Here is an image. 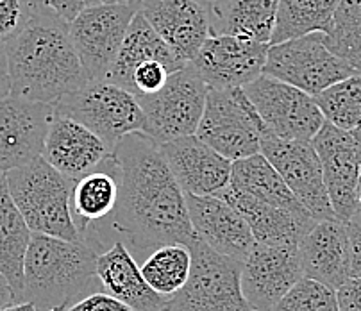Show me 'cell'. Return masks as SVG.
Here are the masks:
<instances>
[{"mask_svg": "<svg viewBox=\"0 0 361 311\" xmlns=\"http://www.w3.org/2000/svg\"><path fill=\"white\" fill-rule=\"evenodd\" d=\"M109 158L118 179V202L104 222L86 231L82 243L102 254L115 242H122L138 265L159 247L179 243L192 249L197 236L190 224L186 195L158 143L135 133L116 143Z\"/></svg>", "mask_w": 361, "mask_h": 311, "instance_id": "cell-1", "label": "cell"}, {"mask_svg": "<svg viewBox=\"0 0 361 311\" xmlns=\"http://www.w3.org/2000/svg\"><path fill=\"white\" fill-rule=\"evenodd\" d=\"M11 95L54 106L88 85L68 23L36 8L25 28L4 43Z\"/></svg>", "mask_w": 361, "mask_h": 311, "instance_id": "cell-2", "label": "cell"}, {"mask_svg": "<svg viewBox=\"0 0 361 311\" xmlns=\"http://www.w3.org/2000/svg\"><path fill=\"white\" fill-rule=\"evenodd\" d=\"M97 256L82 242L32 235L23 263L22 303H31L36 311H65L102 292Z\"/></svg>", "mask_w": 361, "mask_h": 311, "instance_id": "cell-3", "label": "cell"}, {"mask_svg": "<svg viewBox=\"0 0 361 311\" xmlns=\"http://www.w3.org/2000/svg\"><path fill=\"white\" fill-rule=\"evenodd\" d=\"M8 188L32 235L66 242H81L70 212V195L75 181L49 165L43 158L6 173Z\"/></svg>", "mask_w": 361, "mask_h": 311, "instance_id": "cell-4", "label": "cell"}, {"mask_svg": "<svg viewBox=\"0 0 361 311\" xmlns=\"http://www.w3.org/2000/svg\"><path fill=\"white\" fill-rule=\"evenodd\" d=\"M52 111L85 126L111 150L126 136L143 133L145 127L138 99L108 81H92L68 93L52 106Z\"/></svg>", "mask_w": 361, "mask_h": 311, "instance_id": "cell-5", "label": "cell"}, {"mask_svg": "<svg viewBox=\"0 0 361 311\" xmlns=\"http://www.w3.org/2000/svg\"><path fill=\"white\" fill-rule=\"evenodd\" d=\"M209 88L192 65L170 73L169 81L152 95L136 97L145 115L143 135L159 147L195 136L202 120Z\"/></svg>", "mask_w": 361, "mask_h": 311, "instance_id": "cell-6", "label": "cell"}, {"mask_svg": "<svg viewBox=\"0 0 361 311\" xmlns=\"http://www.w3.org/2000/svg\"><path fill=\"white\" fill-rule=\"evenodd\" d=\"M267 127L243 88L209 90L197 138L229 161L262 152Z\"/></svg>", "mask_w": 361, "mask_h": 311, "instance_id": "cell-7", "label": "cell"}, {"mask_svg": "<svg viewBox=\"0 0 361 311\" xmlns=\"http://www.w3.org/2000/svg\"><path fill=\"white\" fill-rule=\"evenodd\" d=\"M263 75L317 97L357 72L327 49L324 32H312L269 45Z\"/></svg>", "mask_w": 361, "mask_h": 311, "instance_id": "cell-8", "label": "cell"}, {"mask_svg": "<svg viewBox=\"0 0 361 311\" xmlns=\"http://www.w3.org/2000/svg\"><path fill=\"white\" fill-rule=\"evenodd\" d=\"M240 270L242 263L197 240L188 283L170 297L165 311H254L243 297Z\"/></svg>", "mask_w": 361, "mask_h": 311, "instance_id": "cell-9", "label": "cell"}, {"mask_svg": "<svg viewBox=\"0 0 361 311\" xmlns=\"http://www.w3.org/2000/svg\"><path fill=\"white\" fill-rule=\"evenodd\" d=\"M138 8V0L108 2L85 9L70 23V39L88 83L104 79Z\"/></svg>", "mask_w": 361, "mask_h": 311, "instance_id": "cell-10", "label": "cell"}, {"mask_svg": "<svg viewBox=\"0 0 361 311\" xmlns=\"http://www.w3.org/2000/svg\"><path fill=\"white\" fill-rule=\"evenodd\" d=\"M243 92L265 123L267 133L279 140L313 142L326 123L315 97L269 75H259L243 86Z\"/></svg>", "mask_w": 361, "mask_h": 311, "instance_id": "cell-11", "label": "cell"}, {"mask_svg": "<svg viewBox=\"0 0 361 311\" xmlns=\"http://www.w3.org/2000/svg\"><path fill=\"white\" fill-rule=\"evenodd\" d=\"M262 154L317 222L336 220L324 185L319 154L312 142H288L267 133L262 136Z\"/></svg>", "mask_w": 361, "mask_h": 311, "instance_id": "cell-12", "label": "cell"}, {"mask_svg": "<svg viewBox=\"0 0 361 311\" xmlns=\"http://www.w3.org/2000/svg\"><path fill=\"white\" fill-rule=\"evenodd\" d=\"M269 45L238 36H209L190 65L209 90L243 88L263 75Z\"/></svg>", "mask_w": 361, "mask_h": 311, "instance_id": "cell-13", "label": "cell"}, {"mask_svg": "<svg viewBox=\"0 0 361 311\" xmlns=\"http://www.w3.org/2000/svg\"><path fill=\"white\" fill-rule=\"evenodd\" d=\"M302 277L297 247L254 243L240 270L243 297L254 311H276Z\"/></svg>", "mask_w": 361, "mask_h": 311, "instance_id": "cell-14", "label": "cell"}, {"mask_svg": "<svg viewBox=\"0 0 361 311\" xmlns=\"http://www.w3.org/2000/svg\"><path fill=\"white\" fill-rule=\"evenodd\" d=\"M312 145L319 154L324 185L336 220L345 224L361 206V172L353 135L326 122Z\"/></svg>", "mask_w": 361, "mask_h": 311, "instance_id": "cell-15", "label": "cell"}, {"mask_svg": "<svg viewBox=\"0 0 361 311\" xmlns=\"http://www.w3.org/2000/svg\"><path fill=\"white\" fill-rule=\"evenodd\" d=\"M52 106L6 97L0 100V172L25 166L43 156Z\"/></svg>", "mask_w": 361, "mask_h": 311, "instance_id": "cell-16", "label": "cell"}, {"mask_svg": "<svg viewBox=\"0 0 361 311\" xmlns=\"http://www.w3.org/2000/svg\"><path fill=\"white\" fill-rule=\"evenodd\" d=\"M143 18L183 65H190L209 38V8L204 0H138Z\"/></svg>", "mask_w": 361, "mask_h": 311, "instance_id": "cell-17", "label": "cell"}, {"mask_svg": "<svg viewBox=\"0 0 361 311\" xmlns=\"http://www.w3.org/2000/svg\"><path fill=\"white\" fill-rule=\"evenodd\" d=\"M159 150L185 195H216L229 185L233 161L197 136L173 140Z\"/></svg>", "mask_w": 361, "mask_h": 311, "instance_id": "cell-18", "label": "cell"}, {"mask_svg": "<svg viewBox=\"0 0 361 311\" xmlns=\"http://www.w3.org/2000/svg\"><path fill=\"white\" fill-rule=\"evenodd\" d=\"M186 207L197 240L222 256L242 263L254 247L243 217L216 195H186Z\"/></svg>", "mask_w": 361, "mask_h": 311, "instance_id": "cell-19", "label": "cell"}, {"mask_svg": "<svg viewBox=\"0 0 361 311\" xmlns=\"http://www.w3.org/2000/svg\"><path fill=\"white\" fill-rule=\"evenodd\" d=\"M216 197L233 206L249 226L257 245L299 247L300 240L317 224L307 212H292L262 202L227 185Z\"/></svg>", "mask_w": 361, "mask_h": 311, "instance_id": "cell-20", "label": "cell"}, {"mask_svg": "<svg viewBox=\"0 0 361 311\" xmlns=\"http://www.w3.org/2000/svg\"><path fill=\"white\" fill-rule=\"evenodd\" d=\"M109 154L111 149L85 126L65 116H52L42 158L66 179L79 181Z\"/></svg>", "mask_w": 361, "mask_h": 311, "instance_id": "cell-21", "label": "cell"}, {"mask_svg": "<svg viewBox=\"0 0 361 311\" xmlns=\"http://www.w3.org/2000/svg\"><path fill=\"white\" fill-rule=\"evenodd\" d=\"M297 250L306 279L326 284L334 292L350 279L347 231L338 220L317 222L300 240Z\"/></svg>", "mask_w": 361, "mask_h": 311, "instance_id": "cell-22", "label": "cell"}, {"mask_svg": "<svg viewBox=\"0 0 361 311\" xmlns=\"http://www.w3.org/2000/svg\"><path fill=\"white\" fill-rule=\"evenodd\" d=\"M97 277L102 292L133 311H165L169 299L147 284L138 262L122 242H115L106 252L97 256Z\"/></svg>", "mask_w": 361, "mask_h": 311, "instance_id": "cell-23", "label": "cell"}, {"mask_svg": "<svg viewBox=\"0 0 361 311\" xmlns=\"http://www.w3.org/2000/svg\"><path fill=\"white\" fill-rule=\"evenodd\" d=\"M279 0H209V36H238L270 45Z\"/></svg>", "mask_w": 361, "mask_h": 311, "instance_id": "cell-24", "label": "cell"}, {"mask_svg": "<svg viewBox=\"0 0 361 311\" xmlns=\"http://www.w3.org/2000/svg\"><path fill=\"white\" fill-rule=\"evenodd\" d=\"M147 61L163 63L170 70V73L186 66L173 56L169 45L159 38L158 32L150 28L142 13L138 11L133 18L129 29H127L126 39L120 47L111 68L108 70L102 81L111 83V85L120 86V88L131 93L133 72Z\"/></svg>", "mask_w": 361, "mask_h": 311, "instance_id": "cell-25", "label": "cell"}, {"mask_svg": "<svg viewBox=\"0 0 361 311\" xmlns=\"http://www.w3.org/2000/svg\"><path fill=\"white\" fill-rule=\"evenodd\" d=\"M118 202V179L113 169L111 158H106L93 172L86 173L72 188L70 195V212L75 222L79 236L90 227L104 222Z\"/></svg>", "mask_w": 361, "mask_h": 311, "instance_id": "cell-26", "label": "cell"}, {"mask_svg": "<svg viewBox=\"0 0 361 311\" xmlns=\"http://www.w3.org/2000/svg\"><path fill=\"white\" fill-rule=\"evenodd\" d=\"M31 238V229L11 199L6 173L0 172V274L9 281L18 303H22L23 263Z\"/></svg>", "mask_w": 361, "mask_h": 311, "instance_id": "cell-27", "label": "cell"}, {"mask_svg": "<svg viewBox=\"0 0 361 311\" xmlns=\"http://www.w3.org/2000/svg\"><path fill=\"white\" fill-rule=\"evenodd\" d=\"M229 185L262 202L292 212H306L262 152L233 163Z\"/></svg>", "mask_w": 361, "mask_h": 311, "instance_id": "cell-28", "label": "cell"}, {"mask_svg": "<svg viewBox=\"0 0 361 311\" xmlns=\"http://www.w3.org/2000/svg\"><path fill=\"white\" fill-rule=\"evenodd\" d=\"M342 0H279L270 45L312 32L327 35Z\"/></svg>", "mask_w": 361, "mask_h": 311, "instance_id": "cell-29", "label": "cell"}, {"mask_svg": "<svg viewBox=\"0 0 361 311\" xmlns=\"http://www.w3.org/2000/svg\"><path fill=\"white\" fill-rule=\"evenodd\" d=\"M143 279L159 295L170 297L183 290L192 272V249L186 245H165L149 254L140 265Z\"/></svg>", "mask_w": 361, "mask_h": 311, "instance_id": "cell-30", "label": "cell"}, {"mask_svg": "<svg viewBox=\"0 0 361 311\" xmlns=\"http://www.w3.org/2000/svg\"><path fill=\"white\" fill-rule=\"evenodd\" d=\"M327 49L361 73V0H342L324 35Z\"/></svg>", "mask_w": 361, "mask_h": 311, "instance_id": "cell-31", "label": "cell"}, {"mask_svg": "<svg viewBox=\"0 0 361 311\" xmlns=\"http://www.w3.org/2000/svg\"><path fill=\"white\" fill-rule=\"evenodd\" d=\"M326 122L343 131L361 127V73L331 86L315 97Z\"/></svg>", "mask_w": 361, "mask_h": 311, "instance_id": "cell-32", "label": "cell"}, {"mask_svg": "<svg viewBox=\"0 0 361 311\" xmlns=\"http://www.w3.org/2000/svg\"><path fill=\"white\" fill-rule=\"evenodd\" d=\"M276 311H340L336 292L312 279H302L286 293Z\"/></svg>", "mask_w": 361, "mask_h": 311, "instance_id": "cell-33", "label": "cell"}, {"mask_svg": "<svg viewBox=\"0 0 361 311\" xmlns=\"http://www.w3.org/2000/svg\"><path fill=\"white\" fill-rule=\"evenodd\" d=\"M35 0H0V42L18 35L35 13Z\"/></svg>", "mask_w": 361, "mask_h": 311, "instance_id": "cell-34", "label": "cell"}, {"mask_svg": "<svg viewBox=\"0 0 361 311\" xmlns=\"http://www.w3.org/2000/svg\"><path fill=\"white\" fill-rule=\"evenodd\" d=\"M170 70L159 61H147L133 72L131 93L135 97L152 95L166 85Z\"/></svg>", "mask_w": 361, "mask_h": 311, "instance_id": "cell-35", "label": "cell"}, {"mask_svg": "<svg viewBox=\"0 0 361 311\" xmlns=\"http://www.w3.org/2000/svg\"><path fill=\"white\" fill-rule=\"evenodd\" d=\"M108 2H122V0H35L36 8L58 16L59 20H63L68 25L85 9L99 4H108Z\"/></svg>", "mask_w": 361, "mask_h": 311, "instance_id": "cell-36", "label": "cell"}, {"mask_svg": "<svg viewBox=\"0 0 361 311\" xmlns=\"http://www.w3.org/2000/svg\"><path fill=\"white\" fill-rule=\"evenodd\" d=\"M343 226H345L347 242H349L350 279L361 277V206Z\"/></svg>", "mask_w": 361, "mask_h": 311, "instance_id": "cell-37", "label": "cell"}, {"mask_svg": "<svg viewBox=\"0 0 361 311\" xmlns=\"http://www.w3.org/2000/svg\"><path fill=\"white\" fill-rule=\"evenodd\" d=\"M65 311H133L131 307H127L126 304L116 300L115 297L108 295L104 292L90 293L88 297L81 299L73 306H70Z\"/></svg>", "mask_w": 361, "mask_h": 311, "instance_id": "cell-38", "label": "cell"}, {"mask_svg": "<svg viewBox=\"0 0 361 311\" xmlns=\"http://www.w3.org/2000/svg\"><path fill=\"white\" fill-rule=\"evenodd\" d=\"M340 311H361V277H353L336 290Z\"/></svg>", "mask_w": 361, "mask_h": 311, "instance_id": "cell-39", "label": "cell"}, {"mask_svg": "<svg viewBox=\"0 0 361 311\" xmlns=\"http://www.w3.org/2000/svg\"><path fill=\"white\" fill-rule=\"evenodd\" d=\"M11 95V79H9L8 56H6L4 43L0 42V100Z\"/></svg>", "mask_w": 361, "mask_h": 311, "instance_id": "cell-40", "label": "cell"}, {"mask_svg": "<svg viewBox=\"0 0 361 311\" xmlns=\"http://www.w3.org/2000/svg\"><path fill=\"white\" fill-rule=\"evenodd\" d=\"M13 304H20V303L18 299H16L15 292H13L9 281L0 274V311L13 306Z\"/></svg>", "mask_w": 361, "mask_h": 311, "instance_id": "cell-41", "label": "cell"}, {"mask_svg": "<svg viewBox=\"0 0 361 311\" xmlns=\"http://www.w3.org/2000/svg\"><path fill=\"white\" fill-rule=\"evenodd\" d=\"M354 140V147H356V156H357V163H360V172H361V127L350 131Z\"/></svg>", "mask_w": 361, "mask_h": 311, "instance_id": "cell-42", "label": "cell"}, {"mask_svg": "<svg viewBox=\"0 0 361 311\" xmlns=\"http://www.w3.org/2000/svg\"><path fill=\"white\" fill-rule=\"evenodd\" d=\"M2 311H36V307L32 306L31 303H20V304H13V306L6 307Z\"/></svg>", "mask_w": 361, "mask_h": 311, "instance_id": "cell-43", "label": "cell"}, {"mask_svg": "<svg viewBox=\"0 0 361 311\" xmlns=\"http://www.w3.org/2000/svg\"><path fill=\"white\" fill-rule=\"evenodd\" d=\"M360 204H361V186H360Z\"/></svg>", "mask_w": 361, "mask_h": 311, "instance_id": "cell-44", "label": "cell"}]
</instances>
